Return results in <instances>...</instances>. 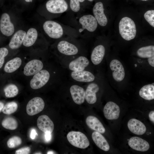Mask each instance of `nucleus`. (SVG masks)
<instances>
[{"label":"nucleus","mask_w":154,"mask_h":154,"mask_svg":"<svg viewBox=\"0 0 154 154\" xmlns=\"http://www.w3.org/2000/svg\"><path fill=\"white\" fill-rule=\"evenodd\" d=\"M110 66L114 80L118 82L123 80L125 76V72L121 62L117 60H113L110 62Z\"/></svg>","instance_id":"obj_9"},{"label":"nucleus","mask_w":154,"mask_h":154,"mask_svg":"<svg viewBox=\"0 0 154 154\" xmlns=\"http://www.w3.org/2000/svg\"><path fill=\"white\" fill-rule=\"evenodd\" d=\"M105 49L102 45L96 46L93 50L91 55V60L95 65L100 64L102 61L105 55Z\"/></svg>","instance_id":"obj_23"},{"label":"nucleus","mask_w":154,"mask_h":154,"mask_svg":"<svg viewBox=\"0 0 154 154\" xmlns=\"http://www.w3.org/2000/svg\"><path fill=\"white\" fill-rule=\"evenodd\" d=\"M8 54V50L6 48H0V68L3 66L4 64L5 58Z\"/></svg>","instance_id":"obj_34"},{"label":"nucleus","mask_w":154,"mask_h":154,"mask_svg":"<svg viewBox=\"0 0 154 154\" xmlns=\"http://www.w3.org/2000/svg\"><path fill=\"white\" fill-rule=\"evenodd\" d=\"M54 153V152L51 151H48L47 153V154H53Z\"/></svg>","instance_id":"obj_44"},{"label":"nucleus","mask_w":154,"mask_h":154,"mask_svg":"<svg viewBox=\"0 0 154 154\" xmlns=\"http://www.w3.org/2000/svg\"><path fill=\"white\" fill-rule=\"evenodd\" d=\"M5 96L7 98H13L16 96L19 89L17 86L14 84H10L7 86L4 89Z\"/></svg>","instance_id":"obj_30"},{"label":"nucleus","mask_w":154,"mask_h":154,"mask_svg":"<svg viewBox=\"0 0 154 154\" xmlns=\"http://www.w3.org/2000/svg\"><path fill=\"white\" fill-rule=\"evenodd\" d=\"M70 92L74 102L76 104L80 105L84 102L85 91L82 87L73 85L70 87Z\"/></svg>","instance_id":"obj_13"},{"label":"nucleus","mask_w":154,"mask_h":154,"mask_svg":"<svg viewBox=\"0 0 154 154\" xmlns=\"http://www.w3.org/2000/svg\"><path fill=\"white\" fill-rule=\"evenodd\" d=\"M85 0H79L80 2H82L83 1H84ZM88 0L90 1H93L94 0Z\"/></svg>","instance_id":"obj_43"},{"label":"nucleus","mask_w":154,"mask_h":154,"mask_svg":"<svg viewBox=\"0 0 154 154\" xmlns=\"http://www.w3.org/2000/svg\"><path fill=\"white\" fill-rule=\"evenodd\" d=\"M44 102L41 98L36 97L30 100L26 106V112L30 116L37 114L41 112L44 109Z\"/></svg>","instance_id":"obj_5"},{"label":"nucleus","mask_w":154,"mask_h":154,"mask_svg":"<svg viewBox=\"0 0 154 154\" xmlns=\"http://www.w3.org/2000/svg\"><path fill=\"white\" fill-rule=\"evenodd\" d=\"M99 90V87L97 84L92 83L88 84L85 91V99L88 103L93 104L96 102V93Z\"/></svg>","instance_id":"obj_20"},{"label":"nucleus","mask_w":154,"mask_h":154,"mask_svg":"<svg viewBox=\"0 0 154 154\" xmlns=\"http://www.w3.org/2000/svg\"><path fill=\"white\" fill-rule=\"evenodd\" d=\"M26 32L23 30L17 31L13 35L9 44V47L15 49L19 48L23 44Z\"/></svg>","instance_id":"obj_22"},{"label":"nucleus","mask_w":154,"mask_h":154,"mask_svg":"<svg viewBox=\"0 0 154 154\" xmlns=\"http://www.w3.org/2000/svg\"><path fill=\"white\" fill-rule=\"evenodd\" d=\"M141 97L146 100L154 99V83L145 85L142 87L139 92Z\"/></svg>","instance_id":"obj_26"},{"label":"nucleus","mask_w":154,"mask_h":154,"mask_svg":"<svg viewBox=\"0 0 154 154\" xmlns=\"http://www.w3.org/2000/svg\"><path fill=\"white\" fill-rule=\"evenodd\" d=\"M37 124L38 128L44 133H51L54 129V124L52 121L47 116L42 115L37 119Z\"/></svg>","instance_id":"obj_12"},{"label":"nucleus","mask_w":154,"mask_h":154,"mask_svg":"<svg viewBox=\"0 0 154 154\" xmlns=\"http://www.w3.org/2000/svg\"><path fill=\"white\" fill-rule=\"evenodd\" d=\"M119 33L125 40H130L135 37L137 30L135 24L131 18L127 17L123 18L119 25Z\"/></svg>","instance_id":"obj_1"},{"label":"nucleus","mask_w":154,"mask_h":154,"mask_svg":"<svg viewBox=\"0 0 154 154\" xmlns=\"http://www.w3.org/2000/svg\"><path fill=\"white\" fill-rule=\"evenodd\" d=\"M86 122L87 125L91 129L103 134L105 132V129L103 125L96 117L92 116H88Z\"/></svg>","instance_id":"obj_21"},{"label":"nucleus","mask_w":154,"mask_h":154,"mask_svg":"<svg viewBox=\"0 0 154 154\" xmlns=\"http://www.w3.org/2000/svg\"><path fill=\"white\" fill-rule=\"evenodd\" d=\"M38 32L37 30L33 28L29 29L25 36L23 44L26 47H30L35 42L38 37Z\"/></svg>","instance_id":"obj_25"},{"label":"nucleus","mask_w":154,"mask_h":154,"mask_svg":"<svg viewBox=\"0 0 154 154\" xmlns=\"http://www.w3.org/2000/svg\"><path fill=\"white\" fill-rule=\"evenodd\" d=\"M22 143L21 139L17 136H14L10 138L7 141V145L10 148H13L20 145Z\"/></svg>","instance_id":"obj_32"},{"label":"nucleus","mask_w":154,"mask_h":154,"mask_svg":"<svg viewBox=\"0 0 154 154\" xmlns=\"http://www.w3.org/2000/svg\"><path fill=\"white\" fill-rule=\"evenodd\" d=\"M105 117L108 120L117 119L119 116L120 109L119 106L115 103L110 101L105 105L103 110Z\"/></svg>","instance_id":"obj_10"},{"label":"nucleus","mask_w":154,"mask_h":154,"mask_svg":"<svg viewBox=\"0 0 154 154\" xmlns=\"http://www.w3.org/2000/svg\"><path fill=\"white\" fill-rule=\"evenodd\" d=\"M57 48L60 53L67 56L76 55L78 51L76 46L65 40L60 41L58 44Z\"/></svg>","instance_id":"obj_15"},{"label":"nucleus","mask_w":154,"mask_h":154,"mask_svg":"<svg viewBox=\"0 0 154 154\" xmlns=\"http://www.w3.org/2000/svg\"><path fill=\"white\" fill-rule=\"evenodd\" d=\"M149 117L150 120L153 123H154V111H151L149 114Z\"/></svg>","instance_id":"obj_39"},{"label":"nucleus","mask_w":154,"mask_h":154,"mask_svg":"<svg viewBox=\"0 0 154 154\" xmlns=\"http://www.w3.org/2000/svg\"><path fill=\"white\" fill-rule=\"evenodd\" d=\"M137 55L141 58H149L154 56V46L149 45L143 47L137 52Z\"/></svg>","instance_id":"obj_28"},{"label":"nucleus","mask_w":154,"mask_h":154,"mask_svg":"<svg viewBox=\"0 0 154 154\" xmlns=\"http://www.w3.org/2000/svg\"><path fill=\"white\" fill-rule=\"evenodd\" d=\"M50 78L49 72L46 70H41L35 74L30 82V86L33 89L40 88L48 82Z\"/></svg>","instance_id":"obj_4"},{"label":"nucleus","mask_w":154,"mask_h":154,"mask_svg":"<svg viewBox=\"0 0 154 154\" xmlns=\"http://www.w3.org/2000/svg\"><path fill=\"white\" fill-rule=\"evenodd\" d=\"M129 146L135 150L145 151L149 149L150 146L148 143L145 140L138 137H133L129 140Z\"/></svg>","instance_id":"obj_14"},{"label":"nucleus","mask_w":154,"mask_h":154,"mask_svg":"<svg viewBox=\"0 0 154 154\" xmlns=\"http://www.w3.org/2000/svg\"><path fill=\"white\" fill-rule=\"evenodd\" d=\"M67 138L70 144L78 148L85 149L90 145V142L87 137L80 131H70L67 134Z\"/></svg>","instance_id":"obj_2"},{"label":"nucleus","mask_w":154,"mask_h":154,"mask_svg":"<svg viewBox=\"0 0 154 154\" xmlns=\"http://www.w3.org/2000/svg\"><path fill=\"white\" fill-rule=\"evenodd\" d=\"M18 107V104L16 102H10L7 103L4 106L2 111L5 114H11L17 110Z\"/></svg>","instance_id":"obj_31"},{"label":"nucleus","mask_w":154,"mask_h":154,"mask_svg":"<svg viewBox=\"0 0 154 154\" xmlns=\"http://www.w3.org/2000/svg\"><path fill=\"white\" fill-rule=\"evenodd\" d=\"M22 63V60L20 58L17 57L7 62L4 68V70L6 72H13L20 66Z\"/></svg>","instance_id":"obj_27"},{"label":"nucleus","mask_w":154,"mask_h":154,"mask_svg":"<svg viewBox=\"0 0 154 154\" xmlns=\"http://www.w3.org/2000/svg\"><path fill=\"white\" fill-rule=\"evenodd\" d=\"M23 2L26 4H28L31 3L33 2L34 0H22Z\"/></svg>","instance_id":"obj_41"},{"label":"nucleus","mask_w":154,"mask_h":154,"mask_svg":"<svg viewBox=\"0 0 154 154\" xmlns=\"http://www.w3.org/2000/svg\"><path fill=\"white\" fill-rule=\"evenodd\" d=\"M4 106V104L2 102H0V112L2 110Z\"/></svg>","instance_id":"obj_42"},{"label":"nucleus","mask_w":154,"mask_h":154,"mask_svg":"<svg viewBox=\"0 0 154 154\" xmlns=\"http://www.w3.org/2000/svg\"><path fill=\"white\" fill-rule=\"evenodd\" d=\"M0 29L4 35L9 37L14 33L15 27L11 22L9 15L6 13H3L0 20Z\"/></svg>","instance_id":"obj_7"},{"label":"nucleus","mask_w":154,"mask_h":154,"mask_svg":"<svg viewBox=\"0 0 154 154\" xmlns=\"http://www.w3.org/2000/svg\"><path fill=\"white\" fill-rule=\"evenodd\" d=\"M43 27L45 33L51 38L58 39L63 35V31L62 26L55 21H46L44 23Z\"/></svg>","instance_id":"obj_3"},{"label":"nucleus","mask_w":154,"mask_h":154,"mask_svg":"<svg viewBox=\"0 0 154 154\" xmlns=\"http://www.w3.org/2000/svg\"><path fill=\"white\" fill-rule=\"evenodd\" d=\"M47 10L53 13H60L67 10L68 5L65 0H49L46 3Z\"/></svg>","instance_id":"obj_6"},{"label":"nucleus","mask_w":154,"mask_h":154,"mask_svg":"<svg viewBox=\"0 0 154 154\" xmlns=\"http://www.w3.org/2000/svg\"><path fill=\"white\" fill-rule=\"evenodd\" d=\"M137 66V64H135V67H136Z\"/></svg>","instance_id":"obj_45"},{"label":"nucleus","mask_w":154,"mask_h":154,"mask_svg":"<svg viewBox=\"0 0 154 154\" xmlns=\"http://www.w3.org/2000/svg\"><path fill=\"white\" fill-rule=\"evenodd\" d=\"M37 133L36 131L34 129H31L30 133V137L32 139H34L37 135Z\"/></svg>","instance_id":"obj_37"},{"label":"nucleus","mask_w":154,"mask_h":154,"mask_svg":"<svg viewBox=\"0 0 154 154\" xmlns=\"http://www.w3.org/2000/svg\"><path fill=\"white\" fill-rule=\"evenodd\" d=\"M92 137L94 142L99 148L106 151L110 149L108 143L101 133L94 131L92 134Z\"/></svg>","instance_id":"obj_24"},{"label":"nucleus","mask_w":154,"mask_h":154,"mask_svg":"<svg viewBox=\"0 0 154 154\" xmlns=\"http://www.w3.org/2000/svg\"><path fill=\"white\" fill-rule=\"evenodd\" d=\"M45 138L47 141H49L51 138V133H45Z\"/></svg>","instance_id":"obj_40"},{"label":"nucleus","mask_w":154,"mask_h":154,"mask_svg":"<svg viewBox=\"0 0 154 154\" xmlns=\"http://www.w3.org/2000/svg\"><path fill=\"white\" fill-rule=\"evenodd\" d=\"M31 151V148L29 147H24L17 150L15 153L16 154H28Z\"/></svg>","instance_id":"obj_36"},{"label":"nucleus","mask_w":154,"mask_h":154,"mask_svg":"<svg viewBox=\"0 0 154 154\" xmlns=\"http://www.w3.org/2000/svg\"><path fill=\"white\" fill-rule=\"evenodd\" d=\"M79 22L82 25V28L79 29L80 33L85 29L90 32H94L98 26L97 22L95 18L90 15H84L82 17L79 19Z\"/></svg>","instance_id":"obj_8"},{"label":"nucleus","mask_w":154,"mask_h":154,"mask_svg":"<svg viewBox=\"0 0 154 154\" xmlns=\"http://www.w3.org/2000/svg\"><path fill=\"white\" fill-rule=\"evenodd\" d=\"M3 127L7 129L14 130L18 127V122L17 120L12 117H8L4 119L1 123Z\"/></svg>","instance_id":"obj_29"},{"label":"nucleus","mask_w":154,"mask_h":154,"mask_svg":"<svg viewBox=\"0 0 154 154\" xmlns=\"http://www.w3.org/2000/svg\"><path fill=\"white\" fill-rule=\"evenodd\" d=\"M89 64V60L86 57L81 56L71 61L68 68L72 71H82L84 70Z\"/></svg>","instance_id":"obj_17"},{"label":"nucleus","mask_w":154,"mask_h":154,"mask_svg":"<svg viewBox=\"0 0 154 154\" xmlns=\"http://www.w3.org/2000/svg\"><path fill=\"white\" fill-rule=\"evenodd\" d=\"M93 13L97 22L102 26H105L107 24V18L104 13L103 5L100 2L97 3L93 8Z\"/></svg>","instance_id":"obj_16"},{"label":"nucleus","mask_w":154,"mask_h":154,"mask_svg":"<svg viewBox=\"0 0 154 154\" xmlns=\"http://www.w3.org/2000/svg\"><path fill=\"white\" fill-rule=\"evenodd\" d=\"M141 0L145 1H147L148 0Z\"/></svg>","instance_id":"obj_46"},{"label":"nucleus","mask_w":154,"mask_h":154,"mask_svg":"<svg viewBox=\"0 0 154 154\" xmlns=\"http://www.w3.org/2000/svg\"><path fill=\"white\" fill-rule=\"evenodd\" d=\"M127 127L132 133L138 135L143 134L146 131L145 125L139 120L134 118L131 119L128 121Z\"/></svg>","instance_id":"obj_18"},{"label":"nucleus","mask_w":154,"mask_h":154,"mask_svg":"<svg viewBox=\"0 0 154 154\" xmlns=\"http://www.w3.org/2000/svg\"><path fill=\"white\" fill-rule=\"evenodd\" d=\"M144 17L146 21L152 27H154V10L147 11L144 14Z\"/></svg>","instance_id":"obj_33"},{"label":"nucleus","mask_w":154,"mask_h":154,"mask_svg":"<svg viewBox=\"0 0 154 154\" xmlns=\"http://www.w3.org/2000/svg\"><path fill=\"white\" fill-rule=\"evenodd\" d=\"M79 0H70V7L71 9L74 12H77L80 9Z\"/></svg>","instance_id":"obj_35"},{"label":"nucleus","mask_w":154,"mask_h":154,"mask_svg":"<svg viewBox=\"0 0 154 154\" xmlns=\"http://www.w3.org/2000/svg\"><path fill=\"white\" fill-rule=\"evenodd\" d=\"M43 66L42 62L38 59H33L28 62L25 66L24 74L27 76L35 75L41 70Z\"/></svg>","instance_id":"obj_11"},{"label":"nucleus","mask_w":154,"mask_h":154,"mask_svg":"<svg viewBox=\"0 0 154 154\" xmlns=\"http://www.w3.org/2000/svg\"><path fill=\"white\" fill-rule=\"evenodd\" d=\"M71 76L73 79L80 82H90L94 81L95 79V76L91 72L85 70L72 71Z\"/></svg>","instance_id":"obj_19"},{"label":"nucleus","mask_w":154,"mask_h":154,"mask_svg":"<svg viewBox=\"0 0 154 154\" xmlns=\"http://www.w3.org/2000/svg\"><path fill=\"white\" fill-rule=\"evenodd\" d=\"M148 61L149 64L152 66L154 67V56L148 58Z\"/></svg>","instance_id":"obj_38"}]
</instances>
